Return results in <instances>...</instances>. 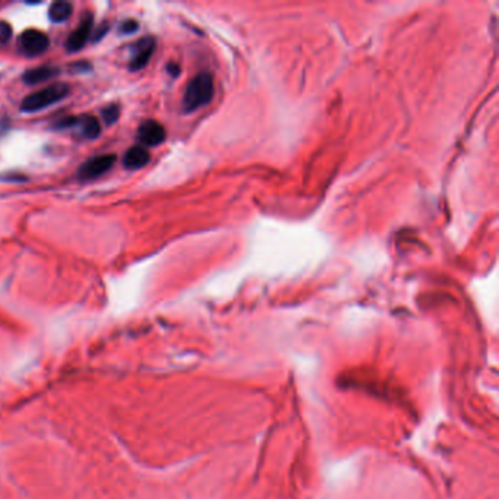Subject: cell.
<instances>
[{"label": "cell", "instance_id": "6da1fadb", "mask_svg": "<svg viewBox=\"0 0 499 499\" xmlns=\"http://www.w3.org/2000/svg\"><path fill=\"white\" fill-rule=\"evenodd\" d=\"M70 94V86L63 82L52 84L43 90H38L33 94L26 95L21 102V112L24 113H37L47 109L56 102L65 100Z\"/></svg>", "mask_w": 499, "mask_h": 499}, {"label": "cell", "instance_id": "7a4b0ae2", "mask_svg": "<svg viewBox=\"0 0 499 499\" xmlns=\"http://www.w3.org/2000/svg\"><path fill=\"white\" fill-rule=\"evenodd\" d=\"M214 97V81L210 73H199L192 81L189 82L185 97H183V109L190 113L195 112L204 106H207Z\"/></svg>", "mask_w": 499, "mask_h": 499}, {"label": "cell", "instance_id": "3957f363", "mask_svg": "<svg viewBox=\"0 0 499 499\" xmlns=\"http://www.w3.org/2000/svg\"><path fill=\"white\" fill-rule=\"evenodd\" d=\"M49 44H50L49 37L43 31H38V29H26V31H24L18 38L20 50L29 57L46 53L49 49Z\"/></svg>", "mask_w": 499, "mask_h": 499}, {"label": "cell", "instance_id": "277c9868", "mask_svg": "<svg viewBox=\"0 0 499 499\" xmlns=\"http://www.w3.org/2000/svg\"><path fill=\"white\" fill-rule=\"evenodd\" d=\"M116 161V155L113 154H102L93 157L79 167L78 170V178L82 181H91L98 178V176L105 174L107 170H110Z\"/></svg>", "mask_w": 499, "mask_h": 499}, {"label": "cell", "instance_id": "5b68a950", "mask_svg": "<svg viewBox=\"0 0 499 499\" xmlns=\"http://www.w3.org/2000/svg\"><path fill=\"white\" fill-rule=\"evenodd\" d=\"M93 25H94L93 13H85L84 18L79 22V25L75 29H73V31L69 36V38L66 40V50L72 52V53L82 50L84 46L86 44V41L90 40V37H91Z\"/></svg>", "mask_w": 499, "mask_h": 499}, {"label": "cell", "instance_id": "8992f818", "mask_svg": "<svg viewBox=\"0 0 499 499\" xmlns=\"http://www.w3.org/2000/svg\"><path fill=\"white\" fill-rule=\"evenodd\" d=\"M154 50H155V40L153 37H145L139 40L134 46V50H132L129 69L132 72L144 69L146 65H148Z\"/></svg>", "mask_w": 499, "mask_h": 499}, {"label": "cell", "instance_id": "52a82bcc", "mask_svg": "<svg viewBox=\"0 0 499 499\" xmlns=\"http://www.w3.org/2000/svg\"><path fill=\"white\" fill-rule=\"evenodd\" d=\"M166 139L164 126L155 121H145L138 129V141L146 146H155L163 144Z\"/></svg>", "mask_w": 499, "mask_h": 499}, {"label": "cell", "instance_id": "ba28073f", "mask_svg": "<svg viewBox=\"0 0 499 499\" xmlns=\"http://www.w3.org/2000/svg\"><path fill=\"white\" fill-rule=\"evenodd\" d=\"M150 153L144 146L135 145L129 148L123 157V166L128 170H139L150 163Z\"/></svg>", "mask_w": 499, "mask_h": 499}, {"label": "cell", "instance_id": "9c48e42d", "mask_svg": "<svg viewBox=\"0 0 499 499\" xmlns=\"http://www.w3.org/2000/svg\"><path fill=\"white\" fill-rule=\"evenodd\" d=\"M59 68L56 66H50V65H43L34 69H29L24 73V82L28 85H36V84H41L53 79L56 75H59Z\"/></svg>", "mask_w": 499, "mask_h": 499}, {"label": "cell", "instance_id": "30bf717a", "mask_svg": "<svg viewBox=\"0 0 499 499\" xmlns=\"http://www.w3.org/2000/svg\"><path fill=\"white\" fill-rule=\"evenodd\" d=\"M73 126H78L81 135L86 139H97L101 134V126L98 119L93 116H79Z\"/></svg>", "mask_w": 499, "mask_h": 499}, {"label": "cell", "instance_id": "8fae6325", "mask_svg": "<svg viewBox=\"0 0 499 499\" xmlns=\"http://www.w3.org/2000/svg\"><path fill=\"white\" fill-rule=\"evenodd\" d=\"M73 6L69 2H54L49 9V17L53 22H65L72 17Z\"/></svg>", "mask_w": 499, "mask_h": 499}, {"label": "cell", "instance_id": "7c38bea8", "mask_svg": "<svg viewBox=\"0 0 499 499\" xmlns=\"http://www.w3.org/2000/svg\"><path fill=\"white\" fill-rule=\"evenodd\" d=\"M101 116H102V121L106 122V125H114L117 121H119V116H121L119 105L107 106L105 110L101 112Z\"/></svg>", "mask_w": 499, "mask_h": 499}, {"label": "cell", "instance_id": "4fadbf2b", "mask_svg": "<svg viewBox=\"0 0 499 499\" xmlns=\"http://www.w3.org/2000/svg\"><path fill=\"white\" fill-rule=\"evenodd\" d=\"M12 38V26L6 22L0 20V44H5Z\"/></svg>", "mask_w": 499, "mask_h": 499}, {"label": "cell", "instance_id": "5bb4252c", "mask_svg": "<svg viewBox=\"0 0 499 499\" xmlns=\"http://www.w3.org/2000/svg\"><path fill=\"white\" fill-rule=\"evenodd\" d=\"M139 29V24L135 20H126L121 25V33L122 34H134Z\"/></svg>", "mask_w": 499, "mask_h": 499}, {"label": "cell", "instance_id": "9a60e30c", "mask_svg": "<svg viewBox=\"0 0 499 499\" xmlns=\"http://www.w3.org/2000/svg\"><path fill=\"white\" fill-rule=\"evenodd\" d=\"M107 31H109V25L105 22V24H102V25L97 29V31H95V36H94L93 41H98V40H100L102 36H105Z\"/></svg>", "mask_w": 499, "mask_h": 499}]
</instances>
